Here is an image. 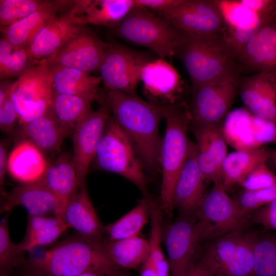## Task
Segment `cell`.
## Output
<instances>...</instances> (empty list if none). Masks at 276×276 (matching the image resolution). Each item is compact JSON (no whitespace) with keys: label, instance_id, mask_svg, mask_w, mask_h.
Returning a JSON list of instances; mask_svg holds the SVG:
<instances>
[{"label":"cell","instance_id":"6da1fadb","mask_svg":"<svg viewBox=\"0 0 276 276\" xmlns=\"http://www.w3.org/2000/svg\"><path fill=\"white\" fill-rule=\"evenodd\" d=\"M106 88L112 117L131 141L147 175L155 176L160 168L159 125L164 119V106Z\"/></svg>","mask_w":276,"mask_h":276},{"label":"cell","instance_id":"7a4b0ae2","mask_svg":"<svg viewBox=\"0 0 276 276\" xmlns=\"http://www.w3.org/2000/svg\"><path fill=\"white\" fill-rule=\"evenodd\" d=\"M27 262L29 270L46 276H77L90 272L107 276L118 267L109 257L103 241L93 240L79 234Z\"/></svg>","mask_w":276,"mask_h":276},{"label":"cell","instance_id":"3957f363","mask_svg":"<svg viewBox=\"0 0 276 276\" xmlns=\"http://www.w3.org/2000/svg\"><path fill=\"white\" fill-rule=\"evenodd\" d=\"M175 56L186 70L192 89L224 75L241 71L225 33H181Z\"/></svg>","mask_w":276,"mask_h":276},{"label":"cell","instance_id":"277c9868","mask_svg":"<svg viewBox=\"0 0 276 276\" xmlns=\"http://www.w3.org/2000/svg\"><path fill=\"white\" fill-rule=\"evenodd\" d=\"M164 106L166 127L160 151L162 178L160 206L170 215L173 210V193L177 178L188 158L192 142L188 136L189 109L182 103Z\"/></svg>","mask_w":276,"mask_h":276},{"label":"cell","instance_id":"5b68a950","mask_svg":"<svg viewBox=\"0 0 276 276\" xmlns=\"http://www.w3.org/2000/svg\"><path fill=\"white\" fill-rule=\"evenodd\" d=\"M113 31L120 38L147 48L162 59L175 56L181 36L164 17L136 5Z\"/></svg>","mask_w":276,"mask_h":276},{"label":"cell","instance_id":"8992f818","mask_svg":"<svg viewBox=\"0 0 276 276\" xmlns=\"http://www.w3.org/2000/svg\"><path fill=\"white\" fill-rule=\"evenodd\" d=\"M93 162L100 170L124 177L147 196L150 178L131 141L112 116L106 125Z\"/></svg>","mask_w":276,"mask_h":276},{"label":"cell","instance_id":"52a82bcc","mask_svg":"<svg viewBox=\"0 0 276 276\" xmlns=\"http://www.w3.org/2000/svg\"><path fill=\"white\" fill-rule=\"evenodd\" d=\"M240 70L192 89L189 128L222 125L239 91Z\"/></svg>","mask_w":276,"mask_h":276},{"label":"cell","instance_id":"ba28073f","mask_svg":"<svg viewBox=\"0 0 276 276\" xmlns=\"http://www.w3.org/2000/svg\"><path fill=\"white\" fill-rule=\"evenodd\" d=\"M259 234L235 232L219 237L209 245L199 263L215 276H252Z\"/></svg>","mask_w":276,"mask_h":276},{"label":"cell","instance_id":"9c48e42d","mask_svg":"<svg viewBox=\"0 0 276 276\" xmlns=\"http://www.w3.org/2000/svg\"><path fill=\"white\" fill-rule=\"evenodd\" d=\"M54 91L49 62L37 60L13 82L10 94L19 125L49 111Z\"/></svg>","mask_w":276,"mask_h":276},{"label":"cell","instance_id":"30bf717a","mask_svg":"<svg viewBox=\"0 0 276 276\" xmlns=\"http://www.w3.org/2000/svg\"><path fill=\"white\" fill-rule=\"evenodd\" d=\"M196 215L203 227L202 239L243 232L249 222L247 215L228 196L222 182L214 183Z\"/></svg>","mask_w":276,"mask_h":276},{"label":"cell","instance_id":"8fae6325","mask_svg":"<svg viewBox=\"0 0 276 276\" xmlns=\"http://www.w3.org/2000/svg\"><path fill=\"white\" fill-rule=\"evenodd\" d=\"M149 61L144 53L110 43L98 72L106 88L138 96L136 87L140 81L141 71Z\"/></svg>","mask_w":276,"mask_h":276},{"label":"cell","instance_id":"7c38bea8","mask_svg":"<svg viewBox=\"0 0 276 276\" xmlns=\"http://www.w3.org/2000/svg\"><path fill=\"white\" fill-rule=\"evenodd\" d=\"M111 114V106L106 96L100 106L90 112L72 133L73 156L78 188L86 184L89 166Z\"/></svg>","mask_w":276,"mask_h":276},{"label":"cell","instance_id":"4fadbf2b","mask_svg":"<svg viewBox=\"0 0 276 276\" xmlns=\"http://www.w3.org/2000/svg\"><path fill=\"white\" fill-rule=\"evenodd\" d=\"M160 15L183 33L207 35L226 30L217 0H182Z\"/></svg>","mask_w":276,"mask_h":276},{"label":"cell","instance_id":"5bb4252c","mask_svg":"<svg viewBox=\"0 0 276 276\" xmlns=\"http://www.w3.org/2000/svg\"><path fill=\"white\" fill-rule=\"evenodd\" d=\"M110 47L86 25L70 39L51 58L50 63L90 73L98 71Z\"/></svg>","mask_w":276,"mask_h":276},{"label":"cell","instance_id":"9a60e30c","mask_svg":"<svg viewBox=\"0 0 276 276\" xmlns=\"http://www.w3.org/2000/svg\"><path fill=\"white\" fill-rule=\"evenodd\" d=\"M222 132L226 143L236 150L254 149L276 143V124L243 109L228 112Z\"/></svg>","mask_w":276,"mask_h":276},{"label":"cell","instance_id":"2e32d148","mask_svg":"<svg viewBox=\"0 0 276 276\" xmlns=\"http://www.w3.org/2000/svg\"><path fill=\"white\" fill-rule=\"evenodd\" d=\"M202 236L201 223L187 218L171 223L163 232L171 276L183 275L193 263V257Z\"/></svg>","mask_w":276,"mask_h":276},{"label":"cell","instance_id":"e0dca14e","mask_svg":"<svg viewBox=\"0 0 276 276\" xmlns=\"http://www.w3.org/2000/svg\"><path fill=\"white\" fill-rule=\"evenodd\" d=\"M217 2L226 25V35L236 55L261 28L276 19V13L258 15L240 0Z\"/></svg>","mask_w":276,"mask_h":276},{"label":"cell","instance_id":"ac0fdd59","mask_svg":"<svg viewBox=\"0 0 276 276\" xmlns=\"http://www.w3.org/2000/svg\"><path fill=\"white\" fill-rule=\"evenodd\" d=\"M83 26L77 19L73 1L70 8L60 13L34 37L29 47L31 55L37 60L52 57Z\"/></svg>","mask_w":276,"mask_h":276},{"label":"cell","instance_id":"d6986e66","mask_svg":"<svg viewBox=\"0 0 276 276\" xmlns=\"http://www.w3.org/2000/svg\"><path fill=\"white\" fill-rule=\"evenodd\" d=\"M237 59L241 71L266 73L276 80V19L261 28Z\"/></svg>","mask_w":276,"mask_h":276},{"label":"cell","instance_id":"ffe728a7","mask_svg":"<svg viewBox=\"0 0 276 276\" xmlns=\"http://www.w3.org/2000/svg\"><path fill=\"white\" fill-rule=\"evenodd\" d=\"M222 125L191 130L197 141V160L199 167L206 181L213 183L222 182V164L227 155Z\"/></svg>","mask_w":276,"mask_h":276},{"label":"cell","instance_id":"44dd1931","mask_svg":"<svg viewBox=\"0 0 276 276\" xmlns=\"http://www.w3.org/2000/svg\"><path fill=\"white\" fill-rule=\"evenodd\" d=\"M205 182L197 163L196 145L192 142L188 158L174 187V208L177 207L186 214L196 213L205 197Z\"/></svg>","mask_w":276,"mask_h":276},{"label":"cell","instance_id":"7402d4cb","mask_svg":"<svg viewBox=\"0 0 276 276\" xmlns=\"http://www.w3.org/2000/svg\"><path fill=\"white\" fill-rule=\"evenodd\" d=\"M240 98L253 114L276 124V80L260 73L240 78Z\"/></svg>","mask_w":276,"mask_h":276},{"label":"cell","instance_id":"603a6c76","mask_svg":"<svg viewBox=\"0 0 276 276\" xmlns=\"http://www.w3.org/2000/svg\"><path fill=\"white\" fill-rule=\"evenodd\" d=\"M73 1L47 0L39 9L22 19L1 27L2 37L13 45L29 48L37 34L60 13L71 7Z\"/></svg>","mask_w":276,"mask_h":276},{"label":"cell","instance_id":"cb8c5ba5","mask_svg":"<svg viewBox=\"0 0 276 276\" xmlns=\"http://www.w3.org/2000/svg\"><path fill=\"white\" fill-rule=\"evenodd\" d=\"M40 180L57 200L55 217L63 221L66 208L78 190L73 155L67 152L60 153L53 162L49 163Z\"/></svg>","mask_w":276,"mask_h":276},{"label":"cell","instance_id":"d4e9b609","mask_svg":"<svg viewBox=\"0 0 276 276\" xmlns=\"http://www.w3.org/2000/svg\"><path fill=\"white\" fill-rule=\"evenodd\" d=\"M1 212L8 213L17 206H22L29 215L46 216L55 214L57 202L52 193L41 180L30 183H19L7 193L2 200Z\"/></svg>","mask_w":276,"mask_h":276},{"label":"cell","instance_id":"484cf974","mask_svg":"<svg viewBox=\"0 0 276 276\" xmlns=\"http://www.w3.org/2000/svg\"><path fill=\"white\" fill-rule=\"evenodd\" d=\"M63 221L84 238L102 242L105 226L99 219L86 184L78 188L64 212Z\"/></svg>","mask_w":276,"mask_h":276},{"label":"cell","instance_id":"4316f807","mask_svg":"<svg viewBox=\"0 0 276 276\" xmlns=\"http://www.w3.org/2000/svg\"><path fill=\"white\" fill-rule=\"evenodd\" d=\"M180 76L166 59L148 61L142 67L140 81L145 93L152 99L162 100V105L174 103L172 100L180 86Z\"/></svg>","mask_w":276,"mask_h":276},{"label":"cell","instance_id":"83f0119b","mask_svg":"<svg viewBox=\"0 0 276 276\" xmlns=\"http://www.w3.org/2000/svg\"><path fill=\"white\" fill-rule=\"evenodd\" d=\"M77 17L82 25L117 27L135 6V0H76Z\"/></svg>","mask_w":276,"mask_h":276},{"label":"cell","instance_id":"f1b7e54d","mask_svg":"<svg viewBox=\"0 0 276 276\" xmlns=\"http://www.w3.org/2000/svg\"><path fill=\"white\" fill-rule=\"evenodd\" d=\"M16 134L20 140L29 141L45 154L59 150L64 139L71 134L50 109L46 113L20 125Z\"/></svg>","mask_w":276,"mask_h":276},{"label":"cell","instance_id":"f546056e","mask_svg":"<svg viewBox=\"0 0 276 276\" xmlns=\"http://www.w3.org/2000/svg\"><path fill=\"white\" fill-rule=\"evenodd\" d=\"M49 163L44 154L27 140H20L8 156V171L19 183L40 180Z\"/></svg>","mask_w":276,"mask_h":276},{"label":"cell","instance_id":"4dcf8cb0","mask_svg":"<svg viewBox=\"0 0 276 276\" xmlns=\"http://www.w3.org/2000/svg\"><path fill=\"white\" fill-rule=\"evenodd\" d=\"M265 147L237 150L227 154L222 164V184L226 191L238 183L263 163L267 162L270 153Z\"/></svg>","mask_w":276,"mask_h":276},{"label":"cell","instance_id":"1f68e13d","mask_svg":"<svg viewBox=\"0 0 276 276\" xmlns=\"http://www.w3.org/2000/svg\"><path fill=\"white\" fill-rule=\"evenodd\" d=\"M49 63L54 93L96 98L102 81L100 76H92L88 73L49 62Z\"/></svg>","mask_w":276,"mask_h":276},{"label":"cell","instance_id":"d6a6232c","mask_svg":"<svg viewBox=\"0 0 276 276\" xmlns=\"http://www.w3.org/2000/svg\"><path fill=\"white\" fill-rule=\"evenodd\" d=\"M95 97L54 93L50 111L72 134L80 123L92 111Z\"/></svg>","mask_w":276,"mask_h":276},{"label":"cell","instance_id":"836d02e7","mask_svg":"<svg viewBox=\"0 0 276 276\" xmlns=\"http://www.w3.org/2000/svg\"><path fill=\"white\" fill-rule=\"evenodd\" d=\"M68 228L63 220L56 217L28 215L26 235L18 247L24 252H31L37 247L53 243Z\"/></svg>","mask_w":276,"mask_h":276},{"label":"cell","instance_id":"e575fe53","mask_svg":"<svg viewBox=\"0 0 276 276\" xmlns=\"http://www.w3.org/2000/svg\"><path fill=\"white\" fill-rule=\"evenodd\" d=\"M105 249L112 262L125 269L140 268L149 256L148 241L139 236L104 242Z\"/></svg>","mask_w":276,"mask_h":276},{"label":"cell","instance_id":"d590c367","mask_svg":"<svg viewBox=\"0 0 276 276\" xmlns=\"http://www.w3.org/2000/svg\"><path fill=\"white\" fill-rule=\"evenodd\" d=\"M152 199L148 196L140 200L132 210L115 222L105 226L108 240H118L139 236L150 217Z\"/></svg>","mask_w":276,"mask_h":276},{"label":"cell","instance_id":"8d00e7d4","mask_svg":"<svg viewBox=\"0 0 276 276\" xmlns=\"http://www.w3.org/2000/svg\"><path fill=\"white\" fill-rule=\"evenodd\" d=\"M37 61L31 55L29 48L13 45L3 37L1 38V80L19 77Z\"/></svg>","mask_w":276,"mask_h":276},{"label":"cell","instance_id":"74e56055","mask_svg":"<svg viewBox=\"0 0 276 276\" xmlns=\"http://www.w3.org/2000/svg\"><path fill=\"white\" fill-rule=\"evenodd\" d=\"M252 276H276V233L259 234L254 251Z\"/></svg>","mask_w":276,"mask_h":276},{"label":"cell","instance_id":"f35d334b","mask_svg":"<svg viewBox=\"0 0 276 276\" xmlns=\"http://www.w3.org/2000/svg\"><path fill=\"white\" fill-rule=\"evenodd\" d=\"M9 212L0 222V271L9 276L14 268L25 263L24 252L11 241L8 229Z\"/></svg>","mask_w":276,"mask_h":276},{"label":"cell","instance_id":"ab89813d","mask_svg":"<svg viewBox=\"0 0 276 276\" xmlns=\"http://www.w3.org/2000/svg\"><path fill=\"white\" fill-rule=\"evenodd\" d=\"M47 0H1V27L9 26L42 7Z\"/></svg>","mask_w":276,"mask_h":276},{"label":"cell","instance_id":"60d3db41","mask_svg":"<svg viewBox=\"0 0 276 276\" xmlns=\"http://www.w3.org/2000/svg\"><path fill=\"white\" fill-rule=\"evenodd\" d=\"M276 199V181L266 188L240 192L234 199L240 209L248 215L258 208Z\"/></svg>","mask_w":276,"mask_h":276},{"label":"cell","instance_id":"b9f144b4","mask_svg":"<svg viewBox=\"0 0 276 276\" xmlns=\"http://www.w3.org/2000/svg\"><path fill=\"white\" fill-rule=\"evenodd\" d=\"M276 181V175L263 163L244 177L239 183L244 190H257L268 188Z\"/></svg>","mask_w":276,"mask_h":276},{"label":"cell","instance_id":"7bdbcfd3","mask_svg":"<svg viewBox=\"0 0 276 276\" xmlns=\"http://www.w3.org/2000/svg\"><path fill=\"white\" fill-rule=\"evenodd\" d=\"M11 88L0 91V129L5 134H14L18 114L11 98Z\"/></svg>","mask_w":276,"mask_h":276},{"label":"cell","instance_id":"ee69618b","mask_svg":"<svg viewBox=\"0 0 276 276\" xmlns=\"http://www.w3.org/2000/svg\"><path fill=\"white\" fill-rule=\"evenodd\" d=\"M250 220L261 225L265 231H276V199L253 211Z\"/></svg>","mask_w":276,"mask_h":276},{"label":"cell","instance_id":"f6af8a7d","mask_svg":"<svg viewBox=\"0 0 276 276\" xmlns=\"http://www.w3.org/2000/svg\"><path fill=\"white\" fill-rule=\"evenodd\" d=\"M140 269V276H171L168 260L154 263L148 258Z\"/></svg>","mask_w":276,"mask_h":276},{"label":"cell","instance_id":"bcb514c9","mask_svg":"<svg viewBox=\"0 0 276 276\" xmlns=\"http://www.w3.org/2000/svg\"><path fill=\"white\" fill-rule=\"evenodd\" d=\"M182 0H135V5L152 10L159 15L169 11L178 5Z\"/></svg>","mask_w":276,"mask_h":276},{"label":"cell","instance_id":"7dc6e473","mask_svg":"<svg viewBox=\"0 0 276 276\" xmlns=\"http://www.w3.org/2000/svg\"><path fill=\"white\" fill-rule=\"evenodd\" d=\"M10 141L7 139L2 140L0 142V192L2 200L6 196L7 192L4 188L5 179L8 171V148Z\"/></svg>","mask_w":276,"mask_h":276},{"label":"cell","instance_id":"c3c4849f","mask_svg":"<svg viewBox=\"0 0 276 276\" xmlns=\"http://www.w3.org/2000/svg\"><path fill=\"white\" fill-rule=\"evenodd\" d=\"M194 276H215L208 268L199 263L194 265Z\"/></svg>","mask_w":276,"mask_h":276},{"label":"cell","instance_id":"681fc988","mask_svg":"<svg viewBox=\"0 0 276 276\" xmlns=\"http://www.w3.org/2000/svg\"><path fill=\"white\" fill-rule=\"evenodd\" d=\"M107 276H132L125 268L117 267Z\"/></svg>","mask_w":276,"mask_h":276},{"label":"cell","instance_id":"f907efd6","mask_svg":"<svg viewBox=\"0 0 276 276\" xmlns=\"http://www.w3.org/2000/svg\"><path fill=\"white\" fill-rule=\"evenodd\" d=\"M267 164H270L273 167H276V150L271 152L270 156L267 161Z\"/></svg>","mask_w":276,"mask_h":276},{"label":"cell","instance_id":"816d5d0a","mask_svg":"<svg viewBox=\"0 0 276 276\" xmlns=\"http://www.w3.org/2000/svg\"><path fill=\"white\" fill-rule=\"evenodd\" d=\"M17 276H46L37 271L29 270L28 272Z\"/></svg>","mask_w":276,"mask_h":276},{"label":"cell","instance_id":"f5cc1de1","mask_svg":"<svg viewBox=\"0 0 276 276\" xmlns=\"http://www.w3.org/2000/svg\"><path fill=\"white\" fill-rule=\"evenodd\" d=\"M183 276H194V264H191Z\"/></svg>","mask_w":276,"mask_h":276},{"label":"cell","instance_id":"db71d44e","mask_svg":"<svg viewBox=\"0 0 276 276\" xmlns=\"http://www.w3.org/2000/svg\"><path fill=\"white\" fill-rule=\"evenodd\" d=\"M77 276H106V275L98 272H85Z\"/></svg>","mask_w":276,"mask_h":276},{"label":"cell","instance_id":"11a10c76","mask_svg":"<svg viewBox=\"0 0 276 276\" xmlns=\"http://www.w3.org/2000/svg\"><path fill=\"white\" fill-rule=\"evenodd\" d=\"M274 1L275 8V9H276V0H274Z\"/></svg>","mask_w":276,"mask_h":276}]
</instances>
